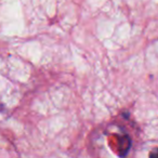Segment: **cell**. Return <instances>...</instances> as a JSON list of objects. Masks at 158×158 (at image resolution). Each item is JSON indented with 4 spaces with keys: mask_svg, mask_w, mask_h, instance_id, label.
<instances>
[{
    "mask_svg": "<svg viewBox=\"0 0 158 158\" xmlns=\"http://www.w3.org/2000/svg\"><path fill=\"white\" fill-rule=\"evenodd\" d=\"M149 158H158V148H154L149 153Z\"/></svg>",
    "mask_w": 158,
    "mask_h": 158,
    "instance_id": "1",
    "label": "cell"
}]
</instances>
